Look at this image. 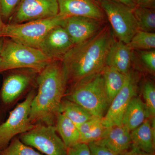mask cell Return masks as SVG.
I'll list each match as a JSON object with an SVG mask.
<instances>
[{
    "label": "cell",
    "instance_id": "cell-22",
    "mask_svg": "<svg viewBox=\"0 0 155 155\" xmlns=\"http://www.w3.org/2000/svg\"><path fill=\"white\" fill-rule=\"evenodd\" d=\"M133 11L138 30L154 32L155 9L136 6Z\"/></svg>",
    "mask_w": 155,
    "mask_h": 155
},
{
    "label": "cell",
    "instance_id": "cell-14",
    "mask_svg": "<svg viewBox=\"0 0 155 155\" xmlns=\"http://www.w3.org/2000/svg\"><path fill=\"white\" fill-rule=\"evenodd\" d=\"M59 14L81 16L105 21V15L96 0H57Z\"/></svg>",
    "mask_w": 155,
    "mask_h": 155
},
{
    "label": "cell",
    "instance_id": "cell-2",
    "mask_svg": "<svg viewBox=\"0 0 155 155\" xmlns=\"http://www.w3.org/2000/svg\"><path fill=\"white\" fill-rule=\"evenodd\" d=\"M67 84L61 61H52L39 72L36 92L31 107L30 119L32 124L54 125L57 116L61 113Z\"/></svg>",
    "mask_w": 155,
    "mask_h": 155
},
{
    "label": "cell",
    "instance_id": "cell-4",
    "mask_svg": "<svg viewBox=\"0 0 155 155\" xmlns=\"http://www.w3.org/2000/svg\"><path fill=\"white\" fill-rule=\"evenodd\" d=\"M0 73L12 69L28 68L40 72L51 60L37 48L3 39L0 54Z\"/></svg>",
    "mask_w": 155,
    "mask_h": 155
},
{
    "label": "cell",
    "instance_id": "cell-37",
    "mask_svg": "<svg viewBox=\"0 0 155 155\" xmlns=\"http://www.w3.org/2000/svg\"><path fill=\"white\" fill-rule=\"evenodd\" d=\"M3 42V39H0V54H1V50H2V46ZM0 61H1V58H0Z\"/></svg>",
    "mask_w": 155,
    "mask_h": 155
},
{
    "label": "cell",
    "instance_id": "cell-39",
    "mask_svg": "<svg viewBox=\"0 0 155 155\" xmlns=\"http://www.w3.org/2000/svg\"><path fill=\"white\" fill-rule=\"evenodd\" d=\"M96 1H97V0H96Z\"/></svg>",
    "mask_w": 155,
    "mask_h": 155
},
{
    "label": "cell",
    "instance_id": "cell-38",
    "mask_svg": "<svg viewBox=\"0 0 155 155\" xmlns=\"http://www.w3.org/2000/svg\"><path fill=\"white\" fill-rule=\"evenodd\" d=\"M2 150L1 149V147H0V152H1V151Z\"/></svg>",
    "mask_w": 155,
    "mask_h": 155
},
{
    "label": "cell",
    "instance_id": "cell-31",
    "mask_svg": "<svg viewBox=\"0 0 155 155\" xmlns=\"http://www.w3.org/2000/svg\"><path fill=\"white\" fill-rule=\"evenodd\" d=\"M68 155H91L88 144L79 143L69 148Z\"/></svg>",
    "mask_w": 155,
    "mask_h": 155
},
{
    "label": "cell",
    "instance_id": "cell-29",
    "mask_svg": "<svg viewBox=\"0 0 155 155\" xmlns=\"http://www.w3.org/2000/svg\"><path fill=\"white\" fill-rule=\"evenodd\" d=\"M102 118L93 117L82 124L78 125L77 127L80 135L85 134L102 122Z\"/></svg>",
    "mask_w": 155,
    "mask_h": 155
},
{
    "label": "cell",
    "instance_id": "cell-27",
    "mask_svg": "<svg viewBox=\"0 0 155 155\" xmlns=\"http://www.w3.org/2000/svg\"><path fill=\"white\" fill-rule=\"evenodd\" d=\"M108 127L101 123L93 128L88 132L80 136L79 143L88 144L97 141L103 137Z\"/></svg>",
    "mask_w": 155,
    "mask_h": 155
},
{
    "label": "cell",
    "instance_id": "cell-10",
    "mask_svg": "<svg viewBox=\"0 0 155 155\" xmlns=\"http://www.w3.org/2000/svg\"><path fill=\"white\" fill-rule=\"evenodd\" d=\"M138 81V75L136 72L130 70L126 74L124 85L111 102L102 119L103 125L106 127L122 125L125 110L130 100L137 95Z\"/></svg>",
    "mask_w": 155,
    "mask_h": 155
},
{
    "label": "cell",
    "instance_id": "cell-18",
    "mask_svg": "<svg viewBox=\"0 0 155 155\" xmlns=\"http://www.w3.org/2000/svg\"><path fill=\"white\" fill-rule=\"evenodd\" d=\"M148 118L149 116L144 102L140 97L136 96L130 100L125 110L122 124L131 131Z\"/></svg>",
    "mask_w": 155,
    "mask_h": 155
},
{
    "label": "cell",
    "instance_id": "cell-12",
    "mask_svg": "<svg viewBox=\"0 0 155 155\" xmlns=\"http://www.w3.org/2000/svg\"><path fill=\"white\" fill-rule=\"evenodd\" d=\"M74 45L67 31L59 25L48 32L38 49L51 61H61Z\"/></svg>",
    "mask_w": 155,
    "mask_h": 155
},
{
    "label": "cell",
    "instance_id": "cell-9",
    "mask_svg": "<svg viewBox=\"0 0 155 155\" xmlns=\"http://www.w3.org/2000/svg\"><path fill=\"white\" fill-rule=\"evenodd\" d=\"M21 141L46 155H68V148L58 135L54 125L38 123L17 136Z\"/></svg>",
    "mask_w": 155,
    "mask_h": 155
},
{
    "label": "cell",
    "instance_id": "cell-33",
    "mask_svg": "<svg viewBox=\"0 0 155 155\" xmlns=\"http://www.w3.org/2000/svg\"><path fill=\"white\" fill-rule=\"evenodd\" d=\"M137 6L155 9V0H137Z\"/></svg>",
    "mask_w": 155,
    "mask_h": 155
},
{
    "label": "cell",
    "instance_id": "cell-34",
    "mask_svg": "<svg viewBox=\"0 0 155 155\" xmlns=\"http://www.w3.org/2000/svg\"><path fill=\"white\" fill-rule=\"evenodd\" d=\"M133 9L137 6V0H114Z\"/></svg>",
    "mask_w": 155,
    "mask_h": 155
},
{
    "label": "cell",
    "instance_id": "cell-15",
    "mask_svg": "<svg viewBox=\"0 0 155 155\" xmlns=\"http://www.w3.org/2000/svg\"><path fill=\"white\" fill-rule=\"evenodd\" d=\"M130 131L123 125L108 127L103 137L94 142L108 148L119 155L130 148L131 145Z\"/></svg>",
    "mask_w": 155,
    "mask_h": 155
},
{
    "label": "cell",
    "instance_id": "cell-3",
    "mask_svg": "<svg viewBox=\"0 0 155 155\" xmlns=\"http://www.w3.org/2000/svg\"><path fill=\"white\" fill-rule=\"evenodd\" d=\"M72 85L66 98L81 106L94 117L102 118L110 102L105 87L102 71Z\"/></svg>",
    "mask_w": 155,
    "mask_h": 155
},
{
    "label": "cell",
    "instance_id": "cell-20",
    "mask_svg": "<svg viewBox=\"0 0 155 155\" xmlns=\"http://www.w3.org/2000/svg\"><path fill=\"white\" fill-rule=\"evenodd\" d=\"M102 73L106 91L111 104L124 85L126 75L107 66L103 68Z\"/></svg>",
    "mask_w": 155,
    "mask_h": 155
},
{
    "label": "cell",
    "instance_id": "cell-36",
    "mask_svg": "<svg viewBox=\"0 0 155 155\" xmlns=\"http://www.w3.org/2000/svg\"><path fill=\"white\" fill-rule=\"evenodd\" d=\"M5 23L3 22L2 19V17H1V14H0V31L2 30L3 26L5 25Z\"/></svg>",
    "mask_w": 155,
    "mask_h": 155
},
{
    "label": "cell",
    "instance_id": "cell-28",
    "mask_svg": "<svg viewBox=\"0 0 155 155\" xmlns=\"http://www.w3.org/2000/svg\"><path fill=\"white\" fill-rule=\"evenodd\" d=\"M20 0H0V14L2 20L10 19Z\"/></svg>",
    "mask_w": 155,
    "mask_h": 155
},
{
    "label": "cell",
    "instance_id": "cell-16",
    "mask_svg": "<svg viewBox=\"0 0 155 155\" xmlns=\"http://www.w3.org/2000/svg\"><path fill=\"white\" fill-rule=\"evenodd\" d=\"M133 51L123 42L115 40L107 59V66L126 75L133 64Z\"/></svg>",
    "mask_w": 155,
    "mask_h": 155
},
{
    "label": "cell",
    "instance_id": "cell-24",
    "mask_svg": "<svg viewBox=\"0 0 155 155\" xmlns=\"http://www.w3.org/2000/svg\"><path fill=\"white\" fill-rule=\"evenodd\" d=\"M0 155H43L23 143L18 136L10 142L5 148L1 151Z\"/></svg>",
    "mask_w": 155,
    "mask_h": 155
},
{
    "label": "cell",
    "instance_id": "cell-13",
    "mask_svg": "<svg viewBox=\"0 0 155 155\" xmlns=\"http://www.w3.org/2000/svg\"><path fill=\"white\" fill-rule=\"evenodd\" d=\"M104 21L81 16L66 17L61 25L69 34L74 45L90 38L104 26Z\"/></svg>",
    "mask_w": 155,
    "mask_h": 155
},
{
    "label": "cell",
    "instance_id": "cell-32",
    "mask_svg": "<svg viewBox=\"0 0 155 155\" xmlns=\"http://www.w3.org/2000/svg\"><path fill=\"white\" fill-rule=\"evenodd\" d=\"M119 155H155V154L145 152L131 145L129 150Z\"/></svg>",
    "mask_w": 155,
    "mask_h": 155
},
{
    "label": "cell",
    "instance_id": "cell-7",
    "mask_svg": "<svg viewBox=\"0 0 155 155\" xmlns=\"http://www.w3.org/2000/svg\"><path fill=\"white\" fill-rule=\"evenodd\" d=\"M114 36L127 44L138 31L133 9L114 0H97Z\"/></svg>",
    "mask_w": 155,
    "mask_h": 155
},
{
    "label": "cell",
    "instance_id": "cell-23",
    "mask_svg": "<svg viewBox=\"0 0 155 155\" xmlns=\"http://www.w3.org/2000/svg\"><path fill=\"white\" fill-rule=\"evenodd\" d=\"M127 45L132 51H148L155 49V34L138 30Z\"/></svg>",
    "mask_w": 155,
    "mask_h": 155
},
{
    "label": "cell",
    "instance_id": "cell-1",
    "mask_svg": "<svg viewBox=\"0 0 155 155\" xmlns=\"http://www.w3.org/2000/svg\"><path fill=\"white\" fill-rule=\"evenodd\" d=\"M114 36L110 26L104 25L94 36L71 48L61 61L68 84H74L102 70Z\"/></svg>",
    "mask_w": 155,
    "mask_h": 155
},
{
    "label": "cell",
    "instance_id": "cell-21",
    "mask_svg": "<svg viewBox=\"0 0 155 155\" xmlns=\"http://www.w3.org/2000/svg\"><path fill=\"white\" fill-rule=\"evenodd\" d=\"M61 113L67 116L76 126L94 117L81 106L66 98L63 99L61 103Z\"/></svg>",
    "mask_w": 155,
    "mask_h": 155
},
{
    "label": "cell",
    "instance_id": "cell-25",
    "mask_svg": "<svg viewBox=\"0 0 155 155\" xmlns=\"http://www.w3.org/2000/svg\"><path fill=\"white\" fill-rule=\"evenodd\" d=\"M143 94L149 117H155V87L151 81H145L143 87Z\"/></svg>",
    "mask_w": 155,
    "mask_h": 155
},
{
    "label": "cell",
    "instance_id": "cell-26",
    "mask_svg": "<svg viewBox=\"0 0 155 155\" xmlns=\"http://www.w3.org/2000/svg\"><path fill=\"white\" fill-rule=\"evenodd\" d=\"M133 62H139L150 72L155 71V49L148 51H133Z\"/></svg>",
    "mask_w": 155,
    "mask_h": 155
},
{
    "label": "cell",
    "instance_id": "cell-8",
    "mask_svg": "<svg viewBox=\"0 0 155 155\" xmlns=\"http://www.w3.org/2000/svg\"><path fill=\"white\" fill-rule=\"evenodd\" d=\"M36 92V88L28 94L22 102L10 111L9 116L0 125V147L5 148L12 139L31 130L35 125L31 122V103Z\"/></svg>",
    "mask_w": 155,
    "mask_h": 155
},
{
    "label": "cell",
    "instance_id": "cell-35",
    "mask_svg": "<svg viewBox=\"0 0 155 155\" xmlns=\"http://www.w3.org/2000/svg\"><path fill=\"white\" fill-rule=\"evenodd\" d=\"M6 113L7 112L3 109L0 104V125L2 124L4 121L5 120Z\"/></svg>",
    "mask_w": 155,
    "mask_h": 155
},
{
    "label": "cell",
    "instance_id": "cell-30",
    "mask_svg": "<svg viewBox=\"0 0 155 155\" xmlns=\"http://www.w3.org/2000/svg\"><path fill=\"white\" fill-rule=\"evenodd\" d=\"M91 155H119L102 145L95 142L88 144Z\"/></svg>",
    "mask_w": 155,
    "mask_h": 155
},
{
    "label": "cell",
    "instance_id": "cell-6",
    "mask_svg": "<svg viewBox=\"0 0 155 155\" xmlns=\"http://www.w3.org/2000/svg\"><path fill=\"white\" fill-rule=\"evenodd\" d=\"M5 72L0 89V104L6 112L11 110L20 100L25 98L36 88L39 72L33 69L22 68Z\"/></svg>",
    "mask_w": 155,
    "mask_h": 155
},
{
    "label": "cell",
    "instance_id": "cell-17",
    "mask_svg": "<svg viewBox=\"0 0 155 155\" xmlns=\"http://www.w3.org/2000/svg\"><path fill=\"white\" fill-rule=\"evenodd\" d=\"M151 122L147 118L138 127L130 131L131 145L145 152L154 153L155 117Z\"/></svg>",
    "mask_w": 155,
    "mask_h": 155
},
{
    "label": "cell",
    "instance_id": "cell-19",
    "mask_svg": "<svg viewBox=\"0 0 155 155\" xmlns=\"http://www.w3.org/2000/svg\"><path fill=\"white\" fill-rule=\"evenodd\" d=\"M54 126L57 133L68 148L79 143L80 135L77 126L64 114H58Z\"/></svg>",
    "mask_w": 155,
    "mask_h": 155
},
{
    "label": "cell",
    "instance_id": "cell-5",
    "mask_svg": "<svg viewBox=\"0 0 155 155\" xmlns=\"http://www.w3.org/2000/svg\"><path fill=\"white\" fill-rule=\"evenodd\" d=\"M67 17L59 14L47 19H38L19 24H5L0 37L11 39L30 47L38 49L41 42L52 28L61 25Z\"/></svg>",
    "mask_w": 155,
    "mask_h": 155
},
{
    "label": "cell",
    "instance_id": "cell-11",
    "mask_svg": "<svg viewBox=\"0 0 155 155\" xmlns=\"http://www.w3.org/2000/svg\"><path fill=\"white\" fill-rule=\"evenodd\" d=\"M59 13L57 0H20L9 19V23L19 24L47 19Z\"/></svg>",
    "mask_w": 155,
    "mask_h": 155
}]
</instances>
